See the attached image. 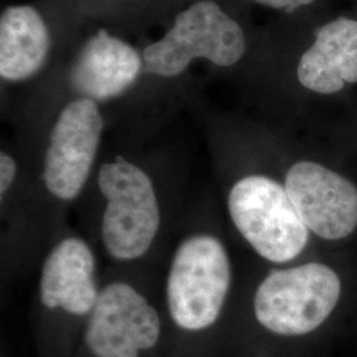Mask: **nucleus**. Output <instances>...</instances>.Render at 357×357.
I'll list each match as a JSON object with an SVG mask.
<instances>
[{"instance_id":"obj_3","label":"nucleus","mask_w":357,"mask_h":357,"mask_svg":"<svg viewBox=\"0 0 357 357\" xmlns=\"http://www.w3.org/2000/svg\"><path fill=\"white\" fill-rule=\"evenodd\" d=\"M245 48L240 24L213 0H200L178 13L163 38L144 48L143 70L171 78L197 59L225 68L238 63Z\"/></svg>"},{"instance_id":"obj_12","label":"nucleus","mask_w":357,"mask_h":357,"mask_svg":"<svg viewBox=\"0 0 357 357\" xmlns=\"http://www.w3.org/2000/svg\"><path fill=\"white\" fill-rule=\"evenodd\" d=\"M51 50L48 26L36 8L13 6L0 17V76L17 82L35 76Z\"/></svg>"},{"instance_id":"obj_13","label":"nucleus","mask_w":357,"mask_h":357,"mask_svg":"<svg viewBox=\"0 0 357 357\" xmlns=\"http://www.w3.org/2000/svg\"><path fill=\"white\" fill-rule=\"evenodd\" d=\"M17 175V165L10 153H0V199L4 203Z\"/></svg>"},{"instance_id":"obj_1","label":"nucleus","mask_w":357,"mask_h":357,"mask_svg":"<svg viewBox=\"0 0 357 357\" xmlns=\"http://www.w3.org/2000/svg\"><path fill=\"white\" fill-rule=\"evenodd\" d=\"M231 284L229 253L208 231L178 243L167 273L166 303L171 319L184 331L212 327L221 315Z\"/></svg>"},{"instance_id":"obj_7","label":"nucleus","mask_w":357,"mask_h":357,"mask_svg":"<svg viewBox=\"0 0 357 357\" xmlns=\"http://www.w3.org/2000/svg\"><path fill=\"white\" fill-rule=\"evenodd\" d=\"M159 312L147 296L125 281L101 287L90 312L85 343L96 357H139L158 344Z\"/></svg>"},{"instance_id":"obj_5","label":"nucleus","mask_w":357,"mask_h":357,"mask_svg":"<svg viewBox=\"0 0 357 357\" xmlns=\"http://www.w3.org/2000/svg\"><path fill=\"white\" fill-rule=\"evenodd\" d=\"M340 294L342 281L327 265L310 262L273 270L257 287L255 318L277 335H306L331 315Z\"/></svg>"},{"instance_id":"obj_9","label":"nucleus","mask_w":357,"mask_h":357,"mask_svg":"<svg viewBox=\"0 0 357 357\" xmlns=\"http://www.w3.org/2000/svg\"><path fill=\"white\" fill-rule=\"evenodd\" d=\"M96 271V255L89 243L77 236L61 238L41 266L38 281L41 305L73 317L90 315L101 293Z\"/></svg>"},{"instance_id":"obj_8","label":"nucleus","mask_w":357,"mask_h":357,"mask_svg":"<svg viewBox=\"0 0 357 357\" xmlns=\"http://www.w3.org/2000/svg\"><path fill=\"white\" fill-rule=\"evenodd\" d=\"M284 188L307 229L324 240H342L357 228V187L315 162L289 168Z\"/></svg>"},{"instance_id":"obj_4","label":"nucleus","mask_w":357,"mask_h":357,"mask_svg":"<svg viewBox=\"0 0 357 357\" xmlns=\"http://www.w3.org/2000/svg\"><path fill=\"white\" fill-rule=\"evenodd\" d=\"M227 203L236 229L268 262L287 264L305 250L310 230L277 180L265 175L241 178L230 188Z\"/></svg>"},{"instance_id":"obj_6","label":"nucleus","mask_w":357,"mask_h":357,"mask_svg":"<svg viewBox=\"0 0 357 357\" xmlns=\"http://www.w3.org/2000/svg\"><path fill=\"white\" fill-rule=\"evenodd\" d=\"M103 132L98 103L78 97L65 106L50 134L43 183L56 200L69 203L84 191Z\"/></svg>"},{"instance_id":"obj_11","label":"nucleus","mask_w":357,"mask_h":357,"mask_svg":"<svg viewBox=\"0 0 357 357\" xmlns=\"http://www.w3.org/2000/svg\"><path fill=\"white\" fill-rule=\"evenodd\" d=\"M298 79L319 94L357 82V20L340 17L318 29L312 47L301 57Z\"/></svg>"},{"instance_id":"obj_10","label":"nucleus","mask_w":357,"mask_h":357,"mask_svg":"<svg viewBox=\"0 0 357 357\" xmlns=\"http://www.w3.org/2000/svg\"><path fill=\"white\" fill-rule=\"evenodd\" d=\"M143 59L130 44L100 29L70 69V84L81 98L100 103L121 96L137 81Z\"/></svg>"},{"instance_id":"obj_14","label":"nucleus","mask_w":357,"mask_h":357,"mask_svg":"<svg viewBox=\"0 0 357 357\" xmlns=\"http://www.w3.org/2000/svg\"><path fill=\"white\" fill-rule=\"evenodd\" d=\"M255 1L274 10H283L286 13H291L301 7L311 4L314 0H255Z\"/></svg>"},{"instance_id":"obj_2","label":"nucleus","mask_w":357,"mask_h":357,"mask_svg":"<svg viewBox=\"0 0 357 357\" xmlns=\"http://www.w3.org/2000/svg\"><path fill=\"white\" fill-rule=\"evenodd\" d=\"M97 185L105 200L101 240L118 262L141 259L150 252L162 225V209L151 176L116 156L98 169Z\"/></svg>"}]
</instances>
